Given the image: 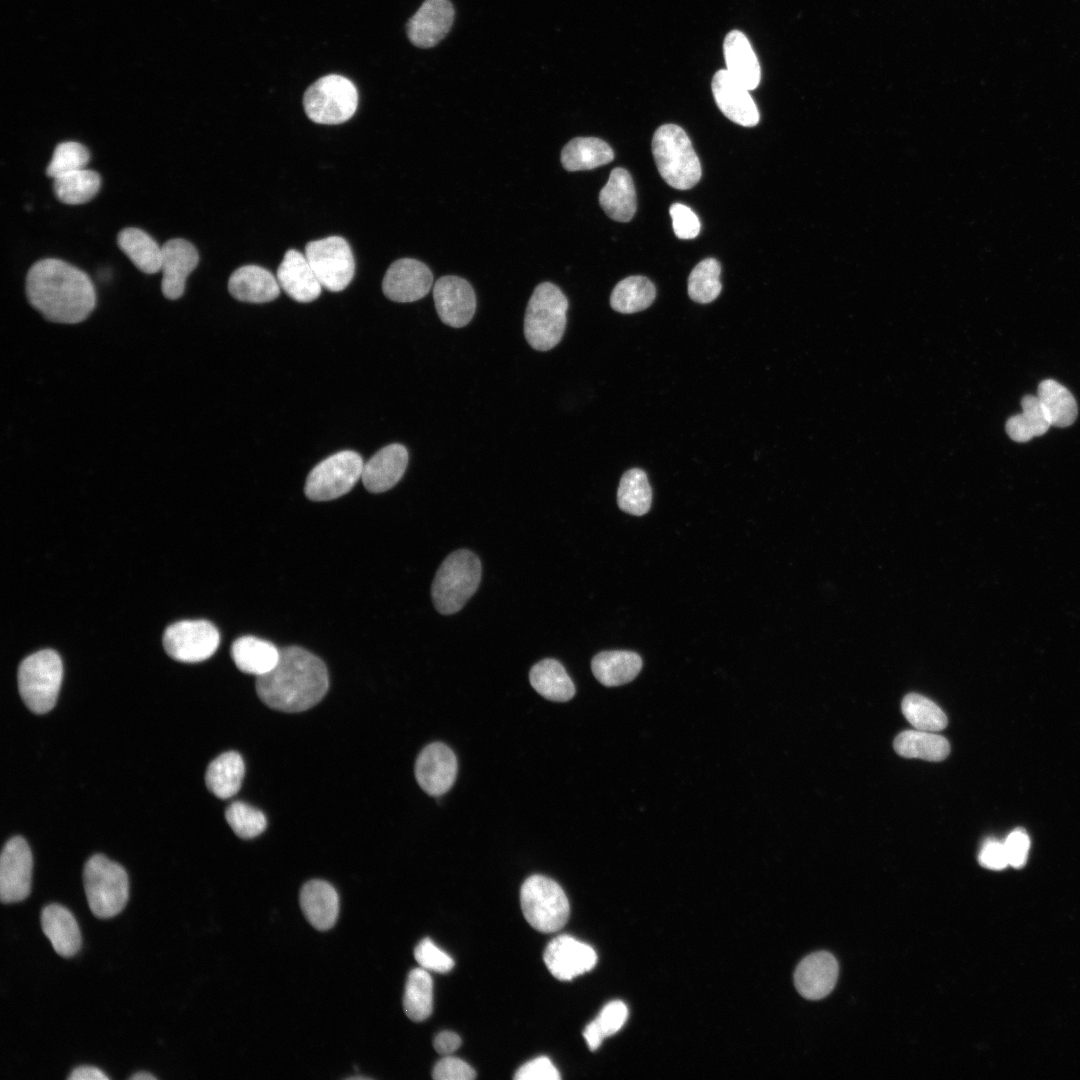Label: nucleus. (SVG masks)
<instances>
[{"label":"nucleus","mask_w":1080,"mask_h":1080,"mask_svg":"<svg viewBox=\"0 0 1080 1080\" xmlns=\"http://www.w3.org/2000/svg\"><path fill=\"white\" fill-rule=\"evenodd\" d=\"M25 292L30 305L54 323L82 322L96 306V292L90 277L79 268L55 258L42 259L31 266Z\"/></svg>","instance_id":"nucleus-1"},{"label":"nucleus","mask_w":1080,"mask_h":1080,"mask_svg":"<svg viewBox=\"0 0 1080 1080\" xmlns=\"http://www.w3.org/2000/svg\"><path fill=\"white\" fill-rule=\"evenodd\" d=\"M261 701L275 710L301 712L316 705L329 687L324 662L297 646L285 647L275 667L256 678Z\"/></svg>","instance_id":"nucleus-2"},{"label":"nucleus","mask_w":1080,"mask_h":1080,"mask_svg":"<svg viewBox=\"0 0 1080 1080\" xmlns=\"http://www.w3.org/2000/svg\"><path fill=\"white\" fill-rule=\"evenodd\" d=\"M652 153L659 174L671 187L687 190L699 182L700 161L688 135L678 125L665 124L655 131Z\"/></svg>","instance_id":"nucleus-3"},{"label":"nucleus","mask_w":1080,"mask_h":1080,"mask_svg":"<svg viewBox=\"0 0 1080 1080\" xmlns=\"http://www.w3.org/2000/svg\"><path fill=\"white\" fill-rule=\"evenodd\" d=\"M481 580V562L471 551L460 549L448 555L434 577L431 596L443 615L458 612L476 592Z\"/></svg>","instance_id":"nucleus-4"},{"label":"nucleus","mask_w":1080,"mask_h":1080,"mask_svg":"<svg viewBox=\"0 0 1080 1080\" xmlns=\"http://www.w3.org/2000/svg\"><path fill=\"white\" fill-rule=\"evenodd\" d=\"M568 306L566 296L555 284L543 282L536 286L524 318V335L532 348L548 351L561 341Z\"/></svg>","instance_id":"nucleus-5"},{"label":"nucleus","mask_w":1080,"mask_h":1080,"mask_svg":"<svg viewBox=\"0 0 1080 1080\" xmlns=\"http://www.w3.org/2000/svg\"><path fill=\"white\" fill-rule=\"evenodd\" d=\"M83 884L91 912L106 919L119 914L129 898L125 869L102 854L90 857L83 870Z\"/></svg>","instance_id":"nucleus-6"},{"label":"nucleus","mask_w":1080,"mask_h":1080,"mask_svg":"<svg viewBox=\"0 0 1080 1080\" xmlns=\"http://www.w3.org/2000/svg\"><path fill=\"white\" fill-rule=\"evenodd\" d=\"M18 689L27 708L36 714L50 711L57 700L63 665L57 652L44 649L26 657L18 668Z\"/></svg>","instance_id":"nucleus-7"},{"label":"nucleus","mask_w":1080,"mask_h":1080,"mask_svg":"<svg viewBox=\"0 0 1080 1080\" xmlns=\"http://www.w3.org/2000/svg\"><path fill=\"white\" fill-rule=\"evenodd\" d=\"M358 92L348 78L329 74L310 85L303 96L307 117L318 124L336 125L348 121L356 112Z\"/></svg>","instance_id":"nucleus-8"},{"label":"nucleus","mask_w":1080,"mask_h":1080,"mask_svg":"<svg viewBox=\"0 0 1080 1080\" xmlns=\"http://www.w3.org/2000/svg\"><path fill=\"white\" fill-rule=\"evenodd\" d=\"M520 901L526 921L540 932H556L568 921L567 896L557 882L546 876L527 878L521 887Z\"/></svg>","instance_id":"nucleus-9"},{"label":"nucleus","mask_w":1080,"mask_h":1080,"mask_svg":"<svg viewBox=\"0 0 1080 1080\" xmlns=\"http://www.w3.org/2000/svg\"><path fill=\"white\" fill-rule=\"evenodd\" d=\"M363 459L355 451L344 450L318 463L308 474L305 494L313 501H329L348 493L361 478Z\"/></svg>","instance_id":"nucleus-10"},{"label":"nucleus","mask_w":1080,"mask_h":1080,"mask_svg":"<svg viewBox=\"0 0 1080 1080\" xmlns=\"http://www.w3.org/2000/svg\"><path fill=\"white\" fill-rule=\"evenodd\" d=\"M305 256L322 287L329 291L344 290L354 277L355 261L351 247L340 236L308 242Z\"/></svg>","instance_id":"nucleus-11"},{"label":"nucleus","mask_w":1080,"mask_h":1080,"mask_svg":"<svg viewBox=\"0 0 1080 1080\" xmlns=\"http://www.w3.org/2000/svg\"><path fill=\"white\" fill-rule=\"evenodd\" d=\"M220 635L217 628L207 620H183L176 622L164 632L163 646L173 659L196 663L210 658L217 650Z\"/></svg>","instance_id":"nucleus-12"},{"label":"nucleus","mask_w":1080,"mask_h":1080,"mask_svg":"<svg viewBox=\"0 0 1080 1080\" xmlns=\"http://www.w3.org/2000/svg\"><path fill=\"white\" fill-rule=\"evenodd\" d=\"M33 859L30 847L20 836L9 839L0 857V898L3 903L19 902L31 891Z\"/></svg>","instance_id":"nucleus-13"},{"label":"nucleus","mask_w":1080,"mask_h":1080,"mask_svg":"<svg viewBox=\"0 0 1080 1080\" xmlns=\"http://www.w3.org/2000/svg\"><path fill=\"white\" fill-rule=\"evenodd\" d=\"M432 283L433 275L426 264L413 258H401L387 269L382 290L388 299L407 303L426 296Z\"/></svg>","instance_id":"nucleus-14"},{"label":"nucleus","mask_w":1080,"mask_h":1080,"mask_svg":"<svg viewBox=\"0 0 1080 1080\" xmlns=\"http://www.w3.org/2000/svg\"><path fill=\"white\" fill-rule=\"evenodd\" d=\"M433 299L440 320L454 328L467 325L476 309V297L470 283L458 276L439 278L433 287Z\"/></svg>","instance_id":"nucleus-15"},{"label":"nucleus","mask_w":1080,"mask_h":1080,"mask_svg":"<svg viewBox=\"0 0 1080 1080\" xmlns=\"http://www.w3.org/2000/svg\"><path fill=\"white\" fill-rule=\"evenodd\" d=\"M457 760L453 751L443 743L427 745L415 763V777L419 786L431 796L446 793L454 784Z\"/></svg>","instance_id":"nucleus-16"},{"label":"nucleus","mask_w":1080,"mask_h":1080,"mask_svg":"<svg viewBox=\"0 0 1080 1080\" xmlns=\"http://www.w3.org/2000/svg\"><path fill=\"white\" fill-rule=\"evenodd\" d=\"M544 962L555 978L571 980L593 969L597 955L586 943L568 935H560L547 945Z\"/></svg>","instance_id":"nucleus-17"},{"label":"nucleus","mask_w":1080,"mask_h":1080,"mask_svg":"<svg viewBox=\"0 0 1080 1080\" xmlns=\"http://www.w3.org/2000/svg\"><path fill=\"white\" fill-rule=\"evenodd\" d=\"M455 10L450 0H425L407 23V36L419 48L437 45L450 31Z\"/></svg>","instance_id":"nucleus-18"},{"label":"nucleus","mask_w":1080,"mask_h":1080,"mask_svg":"<svg viewBox=\"0 0 1080 1080\" xmlns=\"http://www.w3.org/2000/svg\"><path fill=\"white\" fill-rule=\"evenodd\" d=\"M198 262V251L185 239H171L162 246L161 290L165 298L176 300L183 295L186 279Z\"/></svg>","instance_id":"nucleus-19"},{"label":"nucleus","mask_w":1080,"mask_h":1080,"mask_svg":"<svg viewBox=\"0 0 1080 1080\" xmlns=\"http://www.w3.org/2000/svg\"><path fill=\"white\" fill-rule=\"evenodd\" d=\"M711 86L718 108L729 120L744 127H752L759 122V111L749 90L732 78L726 69L714 74Z\"/></svg>","instance_id":"nucleus-20"},{"label":"nucleus","mask_w":1080,"mask_h":1080,"mask_svg":"<svg viewBox=\"0 0 1080 1080\" xmlns=\"http://www.w3.org/2000/svg\"><path fill=\"white\" fill-rule=\"evenodd\" d=\"M839 966L835 957L825 951L805 957L794 973L797 991L804 998L818 1000L827 996L838 978Z\"/></svg>","instance_id":"nucleus-21"},{"label":"nucleus","mask_w":1080,"mask_h":1080,"mask_svg":"<svg viewBox=\"0 0 1080 1080\" xmlns=\"http://www.w3.org/2000/svg\"><path fill=\"white\" fill-rule=\"evenodd\" d=\"M276 278L280 288L300 303L314 301L323 288L305 254L295 249H289L284 254Z\"/></svg>","instance_id":"nucleus-22"},{"label":"nucleus","mask_w":1080,"mask_h":1080,"mask_svg":"<svg viewBox=\"0 0 1080 1080\" xmlns=\"http://www.w3.org/2000/svg\"><path fill=\"white\" fill-rule=\"evenodd\" d=\"M408 464L407 449L398 443L380 449L363 465L361 480L372 493L385 492L402 478Z\"/></svg>","instance_id":"nucleus-23"},{"label":"nucleus","mask_w":1080,"mask_h":1080,"mask_svg":"<svg viewBox=\"0 0 1080 1080\" xmlns=\"http://www.w3.org/2000/svg\"><path fill=\"white\" fill-rule=\"evenodd\" d=\"M228 290L239 301L266 303L278 297L280 285L267 269L258 265H244L231 274Z\"/></svg>","instance_id":"nucleus-24"},{"label":"nucleus","mask_w":1080,"mask_h":1080,"mask_svg":"<svg viewBox=\"0 0 1080 1080\" xmlns=\"http://www.w3.org/2000/svg\"><path fill=\"white\" fill-rule=\"evenodd\" d=\"M300 906L309 923L318 930L332 928L339 914V897L335 888L323 880H311L300 892Z\"/></svg>","instance_id":"nucleus-25"},{"label":"nucleus","mask_w":1080,"mask_h":1080,"mask_svg":"<svg viewBox=\"0 0 1080 1080\" xmlns=\"http://www.w3.org/2000/svg\"><path fill=\"white\" fill-rule=\"evenodd\" d=\"M723 52L730 76L749 91L757 88L761 69L747 37L738 30L729 32L723 42Z\"/></svg>","instance_id":"nucleus-26"},{"label":"nucleus","mask_w":1080,"mask_h":1080,"mask_svg":"<svg viewBox=\"0 0 1080 1080\" xmlns=\"http://www.w3.org/2000/svg\"><path fill=\"white\" fill-rule=\"evenodd\" d=\"M41 926L53 949L60 956L71 957L79 951V926L66 907L55 903L45 906L41 912Z\"/></svg>","instance_id":"nucleus-27"},{"label":"nucleus","mask_w":1080,"mask_h":1080,"mask_svg":"<svg viewBox=\"0 0 1080 1080\" xmlns=\"http://www.w3.org/2000/svg\"><path fill=\"white\" fill-rule=\"evenodd\" d=\"M599 204L605 213L618 222L630 221L637 208L633 180L624 168H614L599 193Z\"/></svg>","instance_id":"nucleus-28"},{"label":"nucleus","mask_w":1080,"mask_h":1080,"mask_svg":"<svg viewBox=\"0 0 1080 1080\" xmlns=\"http://www.w3.org/2000/svg\"><path fill=\"white\" fill-rule=\"evenodd\" d=\"M280 650L271 642L255 636H243L231 646V657L237 668L256 678L271 671L277 664Z\"/></svg>","instance_id":"nucleus-29"},{"label":"nucleus","mask_w":1080,"mask_h":1080,"mask_svg":"<svg viewBox=\"0 0 1080 1080\" xmlns=\"http://www.w3.org/2000/svg\"><path fill=\"white\" fill-rule=\"evenodd\" d=\"M642 668L641 657L627 650L602 651L591 661L595 678L604 686L614 687L631 682Z\"/></svg>","instance_id":"nucleus-30"},{"label":"nucleus","mask_w":1080,"mask_h":1080,"mask_svg":"<svg viewBox=\"0 0 1080 1080\" xmlns=\"http://www.w3.org/2000/svg\"><path fill=\"white\" fill-rule=\"evenodd\" d=\"M614 158L612 148L597 137H576L561 151V163L565 170L582 171L610 163Z\"/></svg>","instance_id":"nucleus-31"},{"label":"nucleus","mask_w":1080,"mask_h":1080,"mask_svg":"<svg viewBox=\"0 0 1080 1080\" xmlns=\"http://www.w3.org/2000/svg\"><path fill=\"white\" fill-rule=\"evenodd\" d=\"M529 679L534 690L544 698L566 702L575 694V686L563 665L551 658L536 663L530 670Z\"/></svg>","instance_id":"nucleus-32"},{"label":"nucleus","mask_w":1080,"mask_h":1080,"mask_svg":"<svg viewBox=\"0 0 1080 1080\" xmlns=\"http://www.w3.org/2000/svg\"><path fill=\"white\" fill-rule=\"evenodd\" d=\"M245 766L241 755L228 751L215 758L207 767V788L218 798L227 799L241 788Z\"/></svg>","instance_id":"nucleus-33"},{"label":"nucleus","mask_w":1080,"mask_h":1080,"mask_svg":"<svg viewBox=\"0 0 1080 1080\" xmlns=\"http://www.w3.org/2000/svg\"><path fill=\"white\" fill-rule=\"evenodd\" d=\"M117 242L140 271L147 274L160 271L162 247L145 231L134 227L125 228L119 232Z\"/></svg>","instance_id":"nucleus-34"},{"label":"nucleus","mask_w":1080,"mask_h":1080,"mask_svg":"<svg viewBox=\"0 0 1080 1080\" xmlns=\"http://www.w3.org/2000/svg\"><path fill=\"white\" fill-rule=\"evenodd\" d=\"M894 749L898 755L905 758L941 761L948 756L950 745L941 735L916 729L898 734L894 740Z\"/></svg>","instance_id":"nucleus-35"},{"label":"nucleus","mask_w":1080,"mask_h":1080,"mask_svg":"<svg viewBox=\"0 0 1080 1080\" xmlns=\"http://www.w3.org/2000/svg\"><path fill=\"white\" fill-rule=\"evenodd\" d=\"M1051 426L1067 427L1074 423L1078 406L1071 392L1055 380H1043L1037 391Z\"/></svg>","instance_id":"nucleus-36"},{"label":"nucleus","mask_w":1080,"mask_h":1080,"mask_svg":"<svg viewBox=\"0 0 1080 1080\" xmlns=\"http://www.w3.org/2000/svg\"><path fill=\"white\" fill-rule=\"evenodd\" d=\"M1021 406L1022 412L1010 417L1006 423L1009 437L1016 442H1026L1047 432L1051 423L1037 395L1024 396Z\"/></svg>","instance_id":"nucleus-37"},{"label":"nucleus","mask_w":1080,"mask_h":1080,"mask_svg":"<svg viewBox=\"0 0 1080 1080\" xmlns=\"http://www.w3.org/2000/svg\"><path fill=\"white\" fill-rule=\"evenodd\" d=\"M655 297V286L648 278L630 276L616 284L610 296V305L617 312L630 314L648 308Z\"/></svg>","instance_id":"nucleus-38"},{"label":"nucleus","mask_w":1080,"mask_h":1080,"mask_svg":"<svg viewBox=\"0 0 1080 1080\" xmlns=\"http://www.w3.org/2000/svg\"><path fill=\"white\" fill-rule=\"evenodd\" d=\"M403 1008L409 1019L420 1022L427 1019L433 1009V981L424 968L412 969L407 977Z\"/></svg>","instance_id":"nucleus-39"},{"label":"nucleus","mask_w":1080,"mask_h":1080,"mask_svg":"<svg viewBox=\"0 0 1080 1080\" xmlns=\"http://www.w3.org/2000/svg\"><path fill=\"white\" fill-rule=\"evenodd\" d=\"M100 185L99 174L84 168L55 178L53 190L60 202L78 205L90 201L99 191Z\"/></svg>","instance_id":"nucleus-40"},{"label":"nucleus","mask_w":1080,"mask_h":1080,"mask_svg":"<svg viewBox=\"0 0 1080 1080\" xmlns=\"http://www.w3.org/2000/svg\"><path fill=\"white\" fill-rule=\"evenodd\" d=\"M619 508L629 514H646L652 503V489L646 473L638 468L626 471L620 480L617 491Z\"/></svg>","instance_id":"nucleus-41"},{"label":"nucleus","mask_w":1080,"mask_h":1080,"mask_svg":"<svg viewBox=\"0 0 1080 1080\" xmlns=\"http://www.w3.org/2000/svg\"><path fill=\"white\" fill-rule=\"evenodd\" d=\"M901 708L908 722L918 730L936 732L947 726L944 711L921 694H907L902 700Z\"/></svg>","instance_id":"nucleus-42"},{"label":"nucleus","mask_w":1080,"mask_h":1080,"mask_svg":"<svg viewBox=\"0 0 1080 1080\" xmlns=\"http://www.w3.org/2000/svg\"><path fill=\"white\" fill-rule=\"evenodd\" d=\"M720 263L714 258L699 262L688 277V295L701 304L714 301L721 292Z\"/></svg>","instance_id":"nucleus-43"},{"label":"nucleus","mask_w":1080,"mask_h":1080,"mask_svg":"<svg viewBox=\"0 0 1080 1080\" xmlns=\"http://www.w3.org/2000/svg\"><path fill=\"white\" fill-rule=\"evenodd\" d=\"M225 819L234 833L244 839L260 835L267 826L266 817L260 810L241 801L227 807Z\"/></svg>","instance_id":"nucleus-44"},{"label":"nucleus","mask_w":1080,"mask_h":1080,"mask_svg":"<svg viewBox=\"0 0 1080 1080\" xmlns=\"http://www.w3.org/2000/svg\"><path fill=\"white\" fill-rule=\"evenodd\" d=\"M89 158V151L84 145L73 141L62 142L56 146L51 161L47 166L46 174L55 179L64 174L84 169L89 162Z\"/></svg>","instance_id":"nucleus-45"},{"label":"nucleus","mask_w":1080,"mask_h":1080,"mask_svg":"<svg viewBox=\"0 0 1080 1080\" xmlns=\"http://www.w3.org/2000/svg\"><path fill=\"white\" fill-rule=\"evenodd\" d=\"M414 957L422 968L439 973L449 972L454 966L453 959L429 938L418 943Z\"/></svg>","instance_id":"nucleus-46"},{"label":"nucleus","mask_w":1080,"mask_h":1080,"mask_svg":"<svg viewBox=\"0 0 1080 1080\" xmlns=\"http://www.w3.org/2000/svg\"><path fill=\"white\" fill-rule=\"evenodd\" d=\"M670 216L675 235L680 239H693L700 232L698 216L682 203H674L670 207Z\"/></svg>","instance_id":"nucleus-47"},{"label":"nucleus","mask_w":1080,"mask_h":1080,"mask_svg":"<svg viewBox=\"0 0 1080 1080\" xmlns=\"http://www.w3.org/2000/svg\"><path fill=\"white\" fill-rule=\"evenodd\" d=\"M432 1077L436 1080H471L476 1077V1072L465 1061L447 1056L436 1063Z\"/></svg>","instance_id":"nucleus-48"},{"label":"nucleus","mask_w":1080,"mask_h":1080,"mask_svg":"<svg viewBox=\"0 0 1080 1080\" xmlns=\"http://www.w3.org/2000/svg\"><path fill=\"white\" fill-rule=\"evenodd\" d=\"M514 1078L517 1080H558L560 1074L551 1060L542 1056L522 1065L516 1071Z\"/></svg>","instance_id":"nucleus-49"},{"label":"nucleus","mask_w":1080,"mask_h":1080,"mask_svg":"<svg viewBox=\"0 0 1080 1080\" xmlns=\"http://www.w3.org/2000/svg\"><path fill=\"white\" fill-rule=\"evenodd\" d=\"M628 1016L627 1006L622 1001H612L604 1006L596 1021L600 1025L605 1036H611L618 1032L624 1025Z\"/></svg>","instance_id":"nucleus-50"},{"label":"nucleus","mask_w":1080,"mask_h":1080,"mask_svg":"<svg viewBox=\"0 0 1080 1080\" xmlns=\"http://www.w3.org/2000/svg\"><path fill=\"white\" fill-rule=\"evenodd\" d=\"M1008 864L1014 868L1022 867L1028 857L1030 839L1024 830H1013L1003 842Z\"/></svg>","instance_id":"nucleus-51"},{"label":"nucleus","mask_w":1080,"mask_h":1080,"mask_svg":"<svg viewBox=\"0 0 1080 1080\" xmlns=\"http://www.w3.org/2000/svg\"><path fill=\"white\" fill-rule=\"evenodd\" d=\"M978 860L982 866L993 870L1009 865L1004 843L996 840H989L983 845Z\"/></svg>","instance_id":"nucleus-52"},{"label":"nucleus","mask_w":1080,"mask_h":1080,"mask_svg":"<svg viewBox=\"0 0 1080 1080\" xmlns=\"http://www.w3.org/2000/svg\"><path fill=\"white\" fill-rule=\"evenodd\" d=\"M433 1045L439 1054L449 1055L460 1047L461 1038L452 1031H443L435 1037Z\"/></svg>","instance_id":"nucleus-53"},{"label":"nucleus","mask_w":1080,"mask_h":1080,"mask_svg":"<svg viewBox=\"0 0 1080 1080\" xmlns=\"http://www.w3.org/2000/svg\"><path fill=\"white\" fill-rule=\"evenodd\" d=\"M69 1080H108V1076L105 1075L97 1067L93 1066H79L75 1068L68 1077Z\"/></svg>","instance_id":"nucleus-54"},{"label":"nucleus","mask_w":1080,"mask_h":1080,"mask_svg":"<svg viewBox=\"0 0 1080 1080\" xmlns=\"http://www.w3.org/2000/svg\"><path fill=\"white\" fill-rule=\"evenodd\" d=\"M583 1036L591 1050L597 1049L606 1037L596 1019L585 1027Z\"/></svg>","instance_id":"nucleus-55"},{"label":"nucleus","mask_w":1080,"mask_h":1080,"mask_svg":"<svg viewBox=\"0 0 1080 1080\" xmlns=\"http://www.w3.org/2000/svg\"><path fill=\"white\" fill-rule=\"evenodd\" d=\"M130 1079L132 1080H155L156 1077L149 1072H138L133 1074Z\"/></svg>","instance_id":"nucleus-56"},{"label":"nucleus","mask_w":1080,"mask_h":1080,"mask_svg":"<svg viewBox=\"0 0 1080 1080\" xmlns=\"http://www.w3.org/2000/svg\"><path fill=\"white\" fill-rule=\"evenodd\" d=\"M349 1079H352V1080H353V1079H366V1077H363V1076H356V1077H349Z\"/></svg>","instance_id":"nucleus-57"}]
</instances>
